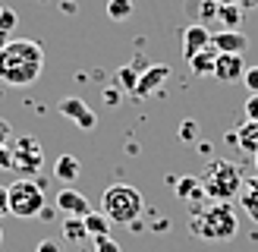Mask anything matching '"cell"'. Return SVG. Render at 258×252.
Here are the masks:
<instances>
[{
    "label": "cell",
    "instance_id": "cell-1",
    "mask_svg": "<svg viewBox=\"0 0 258 252\" xmlns=\"http://www.w3.org/2000/svg\"><path fill=\"white\" fill-rule=\"evenodd\" d=\"M44 70V50L38 41L29 38H13V41L0 50V82L4 85H32Z\"/></svg>",
    "mask_w": 258,
    "mask_h": 252
},
{
    "label": "cell",
    "instance_id": "cell-2",
    "mask_svg": "<svg viewBox=\"0 0 258 252\" xmlns=\"http://www.w3.org/2000/svg\"><path fill=\"white\" fill-rule=\"evenodd\" d=\"M189 233L205 243H224V239H233L239 233V218L230 202H208L189 208Z\"/></svg>",
    "mask_w": 258,
    "mask_h": 252
},
{
    "label": "cell",
    "instance_id": "cell-3",
    "mask_svg": "<svg viewBox=\"0 0 258 252\" xmlns=\"http://www.w3.org/2000/svg\"><path fill=\"white\" fill-rule=\"evenodd\" d=\"M199 180H202V189H205V196L214 199V202H233L239 193H242V170L236 167V164H230L224 158H214L205 164V170L199 173Z\"/></svg>",
    "mask_w": 258,
    "mask_h": 252
},
{
    "label": "cell",
    "instance_id": "cell-4",
    "mask_svg": "<svg viewBox=\"0 0 258 252\" xmlns=\"http://www.w3.org/2000/svg\"><path fill=\"white\" fill-rule=\"evenodd\" d=\"M142 208H145L142 193L129 183H113L110 189H104V196H101V211L107 214L110 224H123V227L136 224Z\"/></svg>",
    "mask_w": 258,
    "mask_h": 252
},
{
    "label": "cell",
    "instance_id": "cell-5",
    "mask_svg": "<svg viewBox=\"0 0 258 252\" xmlns=\"http://www.w3.org/2000/svg\"><path fill=\"white\" fill-rule=\"evenodd\" d=\"M7 202H10V214H16V218H35L44 208V193L35 180L22 176V180L7 186Z\"/></svg>",
    "mask_w": 258,
    "mask_h": 252
},
{
    "label": "cell",
    "instance_id": "cell-6",
    "mask_svg": "<svg viewBox=\"0 0 258 252\" xmlns=\"http://www.w3.org/2000/svg\"><path fill=\"white\" fill-rule=\"evenodd\" d=\"M44 164V155H41V145H38V139H19L16 142V151H13V167L19 173H38Z\"/></svg>",
    "mask_w": 258,
    "mask_h": 252
},
{
    "label": "cell",
    "instance_id": "cell-7",
    "mask_svg": "<svg viewBox=\"0 0 258 252\" xmlns=\"http://www.w3.org/2000/svg\"><path fill=\"white\" fill-rule=\"evenodd\" d=\"M57 113L60 117H67V120H73L79 130H85V133H92L95 126H98V117H95V110L85 104L82 98H60L57 101Z\"/></svg>",
    "mask_w": 258,
    "mask_h": 252
},
{
    "label": "cell",
    "instance_id": "cell-8",
    "mask_svg": "<svg viewBox=\"0 0 258 252\" xmlns=\"http://www.w3.org/2000/svg\"><path fill=\"white\" fill-rule=\"evenodd\" d=\"M211 47L217 54H242L249 47V38L242 29H221V32H211Z\"/></svg>",
    "mask_w": 258,
    "mask_h": 252
},
{
    "label": "cell",
    "instance_id": "cell-9",
    "mask_svg": "<svg viewBox=\"0 0 258 252\" xmlns=\"http://www.w3.org/2000/svg\"><path fill=\"white\" fill-rule=\"evenodd\" d=\"M246 60L242 54H217V67H214V79L221 82H242L246 76Z\"/></svg>",
    "mask_w": 258,
    "mask_h": 252
},
{
    "label": "cell",
    "instance_id": "cell-10",
    "mask_svg": "<svg viewBox=\"0 0 258 252\" xmlns=\"http://www.w3.org/2000/svg\"><path fill=\"white\" fill-rule=\"evenodd\" d=\"M205 47H211V29L202 25V22L186 25V29H183V54H186V60H192Z\"/></svg>",
    "mask_w": 258,
    "mask_h": 252
},
{
    "label": "cell",
    "instance_id": "cell-11",
    "mask_svg": "<svg viewBox=\"0 0 258 252\" xmlns=\"http://www.w3.org/2000/svg\"><path fill=\"white\" fill-rule=\"evenodd\" d=\"M167 76H170V67H167V63H158V67H148L145 73H139V85H136L133 98H148L151 92H158V88L167 82Z\"/></svg>",
    "mask_w": 258,
    "mask_h": 252
},
{
    "label": "cell",
    "instance_id": "cell-12",
    "mask_svg": "<svg viewBox=\"0 0 258 252\" xmlns=\"http://www.w3.org/2000/svg\"><path fill=\"white\" fill-rule=\"evenodd\" d=\"M57 208L67 214V218H85V214L92 211L88 208V199L79 193V189H70V186L57 193Z\"/></svg>",
    "mask_w": 258,
    "mask_h": 252
},
{
    "label": "cell",
    "instance_id": "cell-13",
    "mask_svg": "<svg viewBox=\"0 0 258 252\" xmlns=\"http://www.w3.org/2000/svg\"><path fill=\"white\" fill-rule=\"evenodd\" d=\"M176 196H179V202H186L189 208H196V205H202V202L208 199L199 176H179L176 180Z\"/></svg>",
    "mask_w": 258,
    "mask_h": 252
},
{
    "label": "cell",
    "instance_id": "cell-14",
    "mask_svg": "<svg viewBox=\"0 0 258 252\" xmlns=\"http://www.w3.org/2000/svg\"><path fill=\"white\" fill-rule=\"evenodd\" d=\"M239 205L252 221H258V176H246L242 180V193H239Z\"/></svg>",
    "mask_w": 258,
    "mask_h": 252
},
{
    "label": "cell",
    "instance_id": "cell-15",
    "mask_svg": "<svg viewBox=\"0 0 258 252\" xmlns=\"http://www.w3.org/2000/svg\"><path fill=\"white\" fill-rule=\"evenodd\" d=\"M79 173H82V164L76 155H60L54 161V176L63 183H73V180H79Z\"/></svg>",
    "mask_w": 258,
    "mask_h": 252
},
{
    "label": "cell",
    "instance_id": "cell-16",
    "mask_svg": "<svg viewBox=\"0 0 258 252\" xmlns=\"http://www.w3.org/2000/svg\"><path fill=\"white\" fill-rule=\"evenodd\" d=\"M214 67H217V50L214 47H205V50H199L196 57L189 60V70L196 73V76H214Z\"/></svg>",
    "mask_w": 258,
    "mask_h": 252
},
{
    "label": "cell",
    "instance_id": "cell-17",
    "mask_svg": "<svg viewBox=\"0 0 258 252\" xmlns=\"http://www.w3.org/2000/svg\"><path fill=\"white\" fill-rule=\"evenodd\" d=\"M236 145L246 151V155H258V123L255 120H246L236 130Z\"/></svg>",
    "mask_w": 258,
    "mask_h": 252
},
{
    "label": "cell",
    "instance_id": "cell-18",
    "mask_svg": "<svg viewBox=\"0 0 258 252\" xmlns=\"http://www.w3.org/2000/svg\"><path fill=\"white\" fill-rule=\"evenodd\" d=\"M82 221H85V230H88V236H92V239L110 233V221H107V214H104V211H88Z\"/></svg>",
    "mask_w": 258,
    "mask_h": 252
},
{
    "label": "cell",
    "instance_id": "cell-19",
    "mask_svg": "<svg viewBox=\"0 0 258 252\" xmlns=\"http://www.w3.org/2000/svg\"><path fill=\"white\" fill-rule=\"evenodd\" d=\"M217 22H221L224 29H239V25H242V7H239V4L221 7V13H217Z\"/></svg>",
    "mask_w": 258,
    "mask_h": 252
},
{
    "label": "cell",
    "instance_id": "cell-20",
    "mask_svg": "<svg viewBox=\"0 0 258 252\" xmlns=\"http://www.w3.org/2000/svg\"><path fill=\"white\" fill-rule=\"evenodd\" d=\"M63 236H67L70 243H82V239L88 236L85 221L82 218H67V224H63Z\"/></svg>",
    "mask_w": 258,
    "mask_h": 252
},
{
    "label": "cell",
    "instance_id": "cell-21",
    "mask_svg": "<svg viewBox=\"0 0 258 252\" xmlns=\"http://www.w3.org/2000/svg\"><path fill=\"white\" fill-rule=\"evenodd\" d=\"M107 16L113 22H123L133 16V0H107Z\"/></svg>",
    "mask_w": 258,
    "mask_h": 252
},
{
    "label": "cell",
    "instance_id": "cell-22",
    "mask_svg": "<svg viewBox=\"0 0 258 252\" xmlns=\"http://www.w3.org/2000/svg\"><path fill=\"white\" fill-rule=\"evenodd\" d=\"M117 82L126 88L129 95H133V92H136V85H139V73H136L133 67H120V70H117Z\"/></svg>",
    "mask_w": 258,
    "mask_h": 252
},
{
    "label": "cell",
    "instance_id": "cell-23",
    "mask_svg": "<svg viewBox=\"0 0 258 252\" xmlns=\"http://www.w3.org/2000/svg\"><path fill=\"white\" fill-rule=\"evenodd\" d=\"M199 13H202V25H211V22H217V13H221V4H214V0H202Z\"/></svg>",
    "mask_w": 258,
    "mask_h": 252
},
{
    "label": "cell",
    "instance_id": "cell-24",
    "mask_svg": "<svg viewBox=\"0 0 258 252\" xmlns=\"http://www.w3.org/2000/svg\"><path fill=\"white\" fill-rule=\"evenodd\" d=\"M16 13H13L10 7H0V32H4V35H10L13 29H16Z\"/></svg>",
    "mask_w": 258,
    "mask_h": 252
},
{
    "label": "cell",
    "instance_id": "cell-25",
    "mask_svg": "<svg viewBox=\"0 0 258 252\" xmlns=\"http://www.w3.org/2000/svg\"><path fill=\"white\" fill-rule=\"evenodd\" d=\"M95 252H123V249H120V243H113L110 236H98L95 239Z\"/></svg>",
    "mask_w": 258,
    "mask_h": 252
},
{
    "label": "cell",
    "instance_id": "cell-26",
    "mask_svg": "<svg viewBox=\"0 0 258 252\" xmlns=\"http://www.w3.org/2000/svg\"><path fill=\"white\" fill-rule=\"evenodd\" d=\"M196 136H199V123L196 120H186L183 126H179V139H183V142H192Z\"/></svg>",
    "mask_w": 258,
    "mask_h": 252
},
{
    "label": "cell",
    "instance_id": "cell-27",
    "mask_svg": "<svg viewBox=\"0 0 258 252\" xmlns=\"http://www.w3.org/2000/svg\"><path fill=\"white\" fill-rule=\"evenodd\" d=\"M242 82H246V88L252 95H258V67H249L246 76H242Z\"/></svg>",
    "mask_w": 258,
    "mask_h": 252
},
{
    "label": "cell",
    "instance_id": "cell-28",
    "mask_svg": "<svg viewBox=\"0 0 258 252\" xmlns=\"http://www.w3.org/2000/svg\"><path fill=\"white\" fill-rule=\"evenodd\" d=\"M246 120L258 123V95H249V101H246Z\"/></svg>",
    "mask_w": 258,
    "mask_h": 252
},
{
    "label": "cell",
    "instance_id": "cell-29",
    "mask_svg": "<svg viewBox=\"0 0 258 252\" xmlns=\"http://www.w3.org/2000/svg\"><path fill=\"white\" fill-rule=\"evenodd\" d=\"M4 214H10V202H7V186H0V221Z\"/></svg>",
    "mask_w": 258,
    "mask_h": 252
},
{
    "label": "cell",
    "instance_id": "cell-30",
    "mask_svg": "<svg viewBox=\"0 0 258 252\" xmlns=\"http://www.w3.org/2000/svg\"><path fill=\"white\" fill-rule=\"evenodd\" d=\"M104 101H107L110 107H117V104H120V92H117V88H107V92H104Z\"/></svg>",
    "mask_w": 258,
    "mask_h": 252
},
{
    "label": "cell",
    "instance_id": "cell-31",
    "mask_svg": "<svg viewBox=\"0 0 258 252\" xmlns=\"http://www.w3.org/2000/svg\"><path fill=\"white\" fill-rule=\"evenodd\" d=\"M38 252H60V246L54 239H41V243H38Z\"/></svg>",
    "mask_w": 258,
    "mask_h": 252
},
{
    "label": "cell",
    "instance_id": "cell-32",
    "mask_svg": "<svg viewBox=\"0 0 258 252\" xmlns=\"http://www.w3.org/2000/svg\"><path fill=\"white\" fill-rule=\"evenodd\" d=\"M10 133H13L10 120H4V117H0V145H4V139H10Z\"/></svg>",
    "mask_w": 258,
    "mask_h": 252
},
{
    "label": "cell",
    "instance_id": "cell-33",
    "mask_svg": "<svg viewBox=\"0 0 258 252\" xmlns=\"http://www.w3.org/2000/svg\"><path fill=\"white\" fill-rule=\"evenodd\" d=\"M236 4H239L242 10H255V7H258V0H236Z\"/></svg>",
    "mask_w": 258,
    "mask_h": 252
},
{
    "label": "cell",
    "instance_id": "cell-34",
    "mask_svg": "<svg viewBox=\"0 0 258 252\" xmlns=\"http://www.w3.org/2000/svg\"><path fill=\"white\" fill-rule=\"evenodd\" d=\"M7 44H10V35H4V32H0V50H4Z\"/></svg>",
    "mask_w": 258,
    "mask_h": 252
},
{
    "label": "cell",
    "instance_id": "cell-35",
    "mask_svg": "<svg viewBox=\"0 0 258 252\" xmlns=\"http://www.w3.org/2000/svg\"><path fill=\"white\" fill-rule=\"evenodd\" d=\"M214 4H221V7H227V4H236V0H214Z\"/></svg>",
    "mask_w": 258,
    "mask_h": 252
},
{
    "label": "cell",
    "instance_id": "cell-36",
    "mask_svg": "<svg viewBox=\"0 0 258 252\" xmlns=\"http://www.w3.org/2000/svg\"><path fill=\"white\" fill-rule=\"evenodd\" d=\"M0 239H4V227H0Z\"/></svg>",
    "mask_w": 258,
    "mask_h": 252
}]
</instances>
